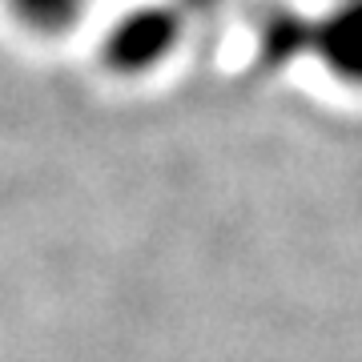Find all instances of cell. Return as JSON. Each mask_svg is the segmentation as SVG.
Listing matches in <instances>:
<instances>
[{
    "label": "cell",
    "mask_w": 362,
    "mask_h": 362,
    "mask_svg": "<svg viewBox=\"0 0 362 362\" xmlns=\"http://www.w3.org/2000/svg\"><path fill=\"white\" fill-rule=\"evenodd\" d=\"M318 45H322L334 73L362 81V0L338 4L334 13L326 16L322 28H318Z\"/></svg>",
    "instance_id": "cell-1"
}]
</instances>
